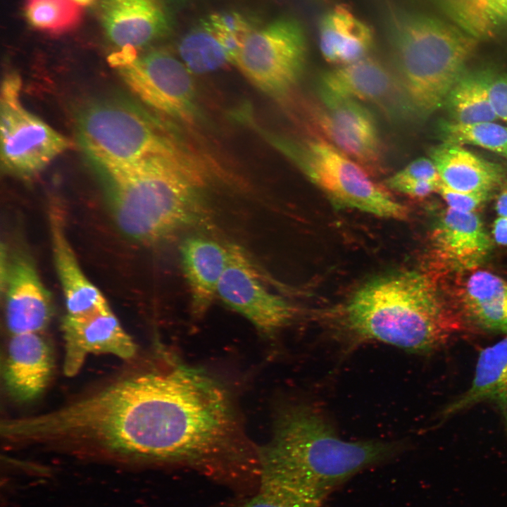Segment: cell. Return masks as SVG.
Masks as SVG:
<instances>
[{"label":"cell","instance_id":"20","mask_svg":"<svg viewBox=\"0 0 507 507\" xmlns=\"http://www.w3.org/2000/svg\"><path fill=\"white\" fill-rule=\"evenodd\" d=\"M318 41L326 61L339 66L367 57L374 35L370 27L349 8L337 5L322 16Z\"/></svg>","mask_w":507,"mask_h":507},{"label":"cell","instance_id":"12","mask_svg":"<svg viewBox=\"0 0 507 507\" xmlns=\"http://www.w3.org/2000/svg\"><path fill=\"white\" fill-rule=\"evenodd\" d=\"M319 87L370 104L395 123L418 116L392 66L373 58L367 56L325 71L320 76Z\"/></svg>","mask_w":507,"mask_h":507},{"label":"cell","instance_id":"23","mask_svg":"<svg viewBox=\"0 0 507 507\" xmlns=\"http://www.w3.org/2000/svg\"><path fill=\"white\" fill-rule=\"evenodd\" d=\"M463 314L477 327L507 332V282L487 271L471 273L460 289Z\"/></svg>","mask_w":507,"mask_h":507},{"label":"cell","instance_id":"6","mask_svg":"<svg viewBox=\"0 0 507 507\" xmlns=\"http://www.w3.org/2000/svg\"><path fill=\"white\" fill-rule=\"evenodd\" d=\"M75 127L79 144L94 167L176 151L146 115L123 99H102L86 104L77 114Z\"/></svg>","mask_w":507,"mask_h":507},{"label":"cell","instance_id":"17","mask_svg":"<svg viewBox=\"0 0 507 507\" xmlns=\"http://www.w3.org/2000/svg\"><path fill=\"white\" fill-rule=\"evenodd\" d=\"M52 349L41 333L11 335L4 365V380L10 396L30 402L46 389L54 372Z\"/></svg>","mask_w":507,"mask_h":507},{"label":"cell","instance_id":"16","mask_svg":"<svg viewBox=\"0 0 507 507\" xmlns=\"http://www.w3.org/2000/svg\"><path fill=\"white\" fill-rule=\"evenodd\" d=\"M5 320L11 335L42 333L52 315L51 298L31 261L18 256L6 275Z\"/></svg>","mask_w":507,"mask_h":507},{"label":"cell","instance_id":"37","mask_svg":"<svg viewBox=\"0 0 507 507\" xmlns=\"http://www.w3.org/2000/svg\"><path fill=\"white\" fill-rule=\"evenodd\" d=\"M73 1L82 7V6L91 5L92 4L94 3V1L95 0H73Z\"/></svg>","mask_w":507,"mask_h":507},{"label":"cell","instance_id":"5","mask_svg":"<svg viewBox=\"0 0 507 507\" xmlns=\"http://www.w3.org/2000/svg\"><path fill=\"white\" fill-rule=\"evenodd\" d=\"M277 142L282 151L337 206L389 219L407 217V208L378 186L361 165L324 138Z\"/></svg>","mask_w":507,"mask_h":507},{"label":"cell","instance_id":"2","mask_svg":"<svg viewBox=\"0 0 507 507\" xmlns=\"http://www.w3.org/2000/svg\"><path fill=\"white\" fill-rule=\"evenodd\" d=\"M94 168L117 225L134 240L156 242L205 217L203 179L177 151Z\"/></svg>","mask_w":507,"mask_h":507},{"label":"cell","instance_id":"25","mask_svg":"<svg viewBox=\"0 0 507 507\" xmlns=\"http://www.w3.org/2000/svg\"><path fill=\"white\" fill-rule=\"evenodd\" d=\"M457 26L476 39L507 27V0H441Z\"/></svg>","mask_w":507,"mask_h":507},{"label":"cell","instance_id":"34","mask_svg":"<svg viewBox=\"0 0 507 507\" xmlns=\"http://www.w3.org/2000/svg\"><path fill=\"white\" fill-rule=\"evenodd\" d=\"M440 183L431 181L412 182L401 184L394 190L413 197H425L437 192Z\"/></svg>","mask_w":507,"mask_h":507},{"label":"cell","instance_id":"32","mask_svg":"<svg viewBox=\"0 0 507 507\" xmlns=\"http://www.w3.org/2000/svg\"><path fill=\"white\" fill-rule=\"evenodd\" d=\"M437 192L446 201L449 208L461 212H474L484 203L489 192H460L439 184Z\"/></svg>","mask_w":507,"mask_h":507},{"label":"cell","instance_id":"14","mask_svg":"<svg viewBox=\"0 0 507 507\" xmlns=\"http://www.w3.org/2000/svg\"><path fill=\"white\" fill-rule=\"evenodd\" d=\"M100 15L108 39L121 50L146 46L171 25L163 0H100Z\"/></svg>","mask_w":507,"mask_h":507},{"label":"cell","instance_id":"21","mask_svg":"<svg viewBox=\"0 0 507 507\" xmlns=\"http://www.w3.org/2000/svg\"><path fill=\"white\" fill-rule=\"evenodd\" d=\"M430 158L441 182L460 192H490L503 178L501 168L463 148L444 142L433 148Z\"/></svg>","mask_w":507,"mask_h":507},{"label":"cell","instance_id":"24","mask_svg":"<svg viewBox=\"0 0 507 507\" xmlns=\"http://www.w3.org/2000/svg\"><path fill=\"white\" fill-rule=\"evenodd\" d=\"M490 80L484 74L461 75L446 99L454 122L472 124L498 120L489 97Z\"/></svg>","mask_w":507,"mask_h":507},{"label":"cell","instance_id":"27","mask_svg":"<svg viewBox=\"0 0 507 507\" xmlns=\"http://www.w3.org/2000/svg\"><path fill=\"white\" fill-rule=\"evenodd\" d=\"M23 10L30 25L51 35L73 30L82 16V6L73 0H24Z\"/></svg>","mask_w":507,"mask_h":507},{"label":"cell","instance_id":"15","mask_svg":"<svg viewBox=\"0 0 507 507\" xmlns=\"http://www.w3.org/2000/svg\"><path fill=\"white\" fill-rule=\"evenodd\" d=\"M432 246L443 267L463 273L475 270L484 261L492 241L475 212L448 208L432 232Z\"/></svg>","mask_w":507,"mask_h":507},{"label":"cell","instance_id":"31","mask_svg":"<svg viewBox=\"0 0 507 507\" xmlns=\"http://www.w3.org/2000/svg\"><path fill=\"white\" fill-rule=\"evenodd\" d=\"M206 18L215 31L243 40L254 29L246 17L236 11L216 12Z\"/></svg>","mask_w":507,"mask_h":507},{"label":"cell","instance_id":"19","mask_svg":"<svg viewBox=\"0 0 507 507\" xmlns=\"http://www.w3.org/2000/svg\"><path fill=\"white\" fill-rule=\"evenodd\" d=\"M49 225L53 256L64 295L67 313L82 316L110 308L102 293L80 268L64 228L61 208H49Z\"/></svg>","mask_w":507,"mask_h":507},{"label":"cell","instance_id":"18","mask_svg":"<svg viewBox=\"0 0 507 507\" xmlns=\"http://www.w3.org/2000/svg\"><path fill=\"white\" fill-rule=\"evenodd\" d=\"M180 254L192 313L201 317L217 296L218 284L228 261V244L223 245L202 235H191L182 242Z\"/></svg>","mask_w":507,"mask_h":507},{"label":"cell","instance_id":"10","mask_svg":"<svg viewBox=\"0 0 507 507\" xmlns=\"http://www.w3.org/2000/svg\"><path fill=\"white\" fill-rule=\"evenodd\" d=\"M308 117L321 137L368 172L383 163L382 146L371 113L359 101L320 87L308 106Z\"/></svg>","mask_w":507,"mask_h":507},{"label":"cell","instance_id":"3","mask_svg":"<svg viewBox=\"0 0 507 507\" xmlns=\"http://www.w3.org/2000/svg\"><path fill=\"white\" fill-rule=\"evenodd\" d=\"M342 315L344 325L355 338L410 352L441 347L462 325L435 282L415 270L365 283L351 296Z\"/></svg>","mask_w":507,"mask_h":507},{"label":"cell","instance_id":"30","mask_svg":"<svg viewBox=\"0 0 507 507\" xmlns=\"http://www.w3.org/2000/svg\"><path fill=\"white\" fill-rule=\"evenodd\" d=\"M441 182L437 168L431 158H420L386 180L388 187L394 190L399 186L412 182Z\"/></svg>","mask_w":507,"mask_h":507},{"label":"cell","instance_id":"4","mask_svg":"<svg viewBox=\"0 0 507 507\" xmlns=\"http://www.w3.org/2000/svg\"><path fill=\"white\" fill-rule=\"evenodd\" d=\"M389 33L391 66L417 115H427L445 103L476 39L433 17L400 11L392 16Z\"/></svg>","mask_w":507,"mask_h":507},{"label":"cell","instance_id":"35","mask_svg":"<svg viewBox=\"0 0 507 507\" xmlns=\"http://www.w3.org/2000/svg\"><path fill=\"white\" fill-rule=\"evenodd\" d=\"M493 235L497 244L507 245V218L499 216L495 220Z\"/></svg>","mask_w":507,"mask_h":507},{"label":"cell","instance_id":"1","mask_svg":"<svg viewBox=\"0 0 507 507\" xmlns=\"http://www.w3.org/2000/svg\"><path fill=\"white\" fill-rule=\"evenodd\" d=\"M394 442L346 441L314 406L282 411L268 444L259 451L261 482L282 487L323 504L352 477L400 454Z\"/></svg>","mask_w":507,"mask_h":507},{"label":"cell","instance_id":"28","mask_svg":"<svg viewBox=\"0 0 507 507\" xmlns=\"http://www.w3.org/2000/svg\"><path fill=\"white\" fill-rule=\"evenodd\" d=\"M445 142L472 144L507 156V127L495 122L461 124L446 123L442 128Z\"/></svg>","mask_w":507,"mask_h":507},{"label":"cell","instance_id":"8","mask_svg":"<svg viewBox=\"0 0 507 507\" xmlns=\"http://www.w3.org/2000/svg\"><path fill=\"white\" fill-rule=\"evenodd\" d=\"M21 81L6 77L0 104L1 161L6 172L29 176L39 173L70 148V141L20 101Z\"/></svg>","mask_w":507,"mask_h":507},{"label":"cell","instance_id":"29","mask_svg":"<svg viewBox=\"0 0 507 507\" xmlns=\"http://www.w3.org/2000/svg\"><path fill=\"white\" fill-rule=\"evenodd\" d=\"M323 504L280 486L261 483L259 492L238 507H322Z\"/></svg>","mask_w":507,"mask_h":507},{"label":"cell","instance_id":"7","mask_svg":"<svg viewBox=\"0 0 507 507\" xmlns=\"http://www.w3.org/2000/svg\"><path fill=\"white\" fill-rule=\"evenodd\" d=\"M307 54L302 24L293 17L282 16L248 35L235 64L261 91L281 96L299 82Z\"/></svg>","mask_w":507,"mask_h":507},{"label":"cell","instance_id":"33","mask_svg":"<svg viewBox=\"0 0 507 507\" xmlns=\"http://www.w3.org/2000/svg\"><path fill=\"white\" fill-rule=\"evenodd\" d=\"M489 97L498 119L507 123V76L491 78Z\"/></svg>","mask_w":507,"mask_h":507},{"label":"cell","instance_id":"9","mask_svg":"<svg viewBox=\"0 0 507 507\" xmlns=\"http://www.w3.org/2000/svg\"><path fill=\"white\" fill-rule=\"evenodd\" d=\"M130 89L156 110L187 118L194 109L195 89L187 66L169 51L156 49L142 56L121 50L113 56Z\"/></svg>","mask_w":507,"mask_h":507},{"label":"cell","instance_id":"22","mask_svg":"<svg viewBox=\"0 0 507 507\" xmlns=\"http://www.w3.org/2000/svg\"><path fill=\"white\" fill-rule=\"evenodd\" d=\"M486 401L498 406L507 432V337L481 351L470 387L447 406L443 416Z\"/></svg>","mask_w":507,"mask_h":507},{"label":"cell","instance_id":"26","mask_svg":"<svg viewBox=\"0 0 507 507\" xmlns=\"http://www.w3.org/2000/svg\"><path fill=\"white\" fill-rule=\"evenodd\" d=\"M178 50L187 68L199 73L213 71L227 63H232L206 18L182 37Z\"/></svg>","mask_w":507,"mask_h":507},{"label":"cell","instance_id":"11","mask_svg":"<svg viewBox=\"0 0 507 507\" xmlns=\"http://www.w3.org/2000/svg\"><path fill=\"white\" fill-rule=\"evenodd\" d=\"M228 246V261L217 296L265 335L287 326L294 318V307L265 286L241 247L233 244Z\"/></svg>","mask_w":507,"mask_h":507},{"label":"cell","instance_id":"13","mask_svg":"<svg viewBox=\"0 0 507 507\" xmlns=\"http://www.w3.org/2000/svg\"><path fill=\"white\" fill-rule=\"evenodd\" d=\"M61 329L63 370L67 377L78 373L89 354H111L130 360L137 352L135 343L111 308L82 316L65 315Z\"/></svg>","mask_w":507,"mask_h":507},{"label":"cell","instance_id":"36","mask_svg":"<svg viewBox=\"0 0 507 507\" xmlns=\"http://www.w3.org/2000/svg\"><path fill=\"white\" fill-rule=\"evenodd\" d=\"M496 210L499 216L507 218V187L497 197Z\"/></svg>","mask_w":507,"mask_h":507}]
</instances>
